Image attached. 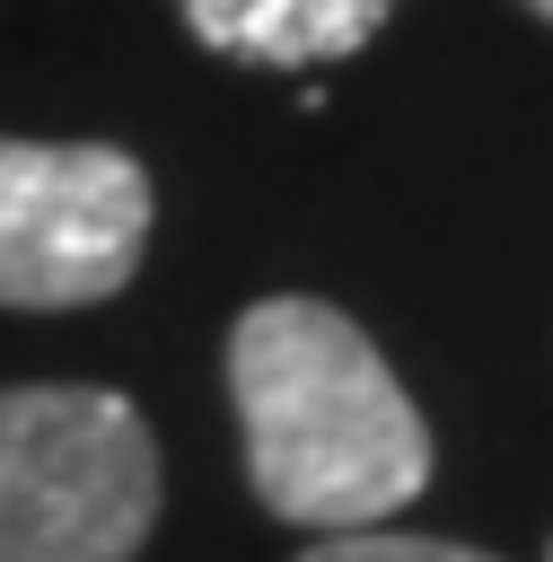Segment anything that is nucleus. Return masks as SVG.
Here are the masks:
<instances>
[{
    "label": "nucleus",
    "instance_id": "f257e3e1",
    "mask_svg": "<svg viewBox=\"0 0 553 562\" xmlns=\"http://www.w3.org/2000/svg\"><path fill=\"white\" fill-rule=\"evenodd\" d=\"M255 501L290 527H377L430 483V430L377 342L325 299H255L228 334Z\"/></svg>",
    "mask_w": 553,
    "mask_h": 562
},
{
    "label": "nucleus",
    "instance_id": "f03ea898",
    "mask_svg": "<svg viewBox=\"0 0 553 562\" xmlns=\"http://www.w3.org/2000/svg\"><path fill=\"white\" fill-rule=\"evenodd\" d=\"M158 527V439L105 386H0V562H132Z\"/></svg>",
    "mask_w": 553,
    "mask_h": 562
},
{
    "label": "nucleus",
    "instance_id": "7ed1b4c3",
    "mask_svg": "<svg viewBox=\"0 0 553 562\" xmlns=\"http://www.w3.org/2000/svg\"><path fill=\"white\" fill-rule=\"evenodd\" d=\"M149 176L105 140H0V307H88L140 272Z\"/></svg>",
    "mask_w": 553,
    "mask_h": 562
},
{
    "label": "nucleus",
    "instance_id": "20e7f679",
    "mask_svg": "<svg viewBox=\"0 0 553 562\" xmlns=\"http://www.w3.org/2000/svg\"><path fill=\"white\" fill-rule=\"evenodd\" d=\"M193 44H211L219 61H246V70H316V61H342L360 53L395 0H176Z\"/></svg>",
    "mask_w": 553,
    "mask_h": 562
},
{
    "label": "nucleus",
    "instance_id": "39448f33",
    "mask_svg": "<svg viewBox=\"0 0 553 562\" xmlns=\"http://www.w3.org/2000/svg\"><path fill=\"white\" fill-rule=\"evenodd\" d=\"M298 562H492L474 544H439V536H386V527H342V536H316Z\"/></svg>",
    "mask_w": 553,
    "mask_h": 562
},
{
    "label": "nucleus",
    "instance_id": "423d86ee",
    "mask_svg": "<svg viewBox=\"0 0 553 562\" xmlns=\"http://www.w3.org/2000/svg\"><path fill=\"white\" fill-rule=\"evenodd\" d=\"M527 9H535V18H553V0H527Z\"/></svg>",
    "mask_w": 553,
    "mask_h": 562
}]
</instances>
